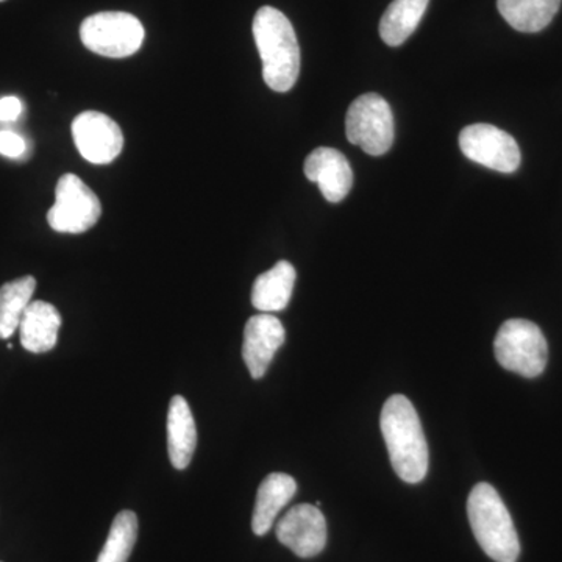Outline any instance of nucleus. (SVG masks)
Segmentation results:
<instances>
[{
    "label": "nucleus",
    "mask_w": 562,
    "mask_h": 562,
    "mask_svg": "<svg viewBox=\"0 0 562 562\" xmlns=\"http://www.w3.org/2000/svg\"><path fill=\"white\" fill-rule=\"evenodd\" d=\"M468 516L473 536L491 560H519L520 542L512 514L491 484L479 483L473 487L468 498Z\"/></svg>",
    "instance_id": "nucleus-3"
},
{
    "label": "nucleus",
    "mask_w": 562,
    "mask_h": 562,
    "mask_svg": "<svg viewBox=\"0 0 562 562\" xmlns=\"http://www.w3.org/2000/svg\"><path fill=\"white\" fill-rule=\"evenodd\" d=\"M24 105L18 98L9 95V98L0 99V122H13L21 116Z\"/></svg>",
    "instance_id": "nucleus-22"
},
{
    "label": "nucleus",
    "mask_w": 562,
    "mask_h": 562,
    "mask_svg": "<svg viewBox=\"0 0 562 562\" xmlns=\"http://www.w3.org/2000/svg\"><path fill=\"white\" fill-rule=\"evenodd\" d=\"M495 358L503 369L525 379L541 375L549 361V346L538 325L530 321H506L495 336Z\"/></svg>",
    "instance_id": "nucleus-4"
},
{
    "label": "nucleus",
    "mask_w": 562,
    "mask_h": 562,
    "mask_svg": "<svg viewBox=\"0 0 562 562\" xmlns=\"http://www.w3.org/2000/svg\"><path fill=\"white\" fill-rule=\"evenodd\" d=\"M460 147L469 160L486 166L492 171L516 172L522 160L517 140L491 124H472L462 128Z\"/></svg>",
    "instance_id": "nucleus-8"
},
{
    "label": "nucleus",
    "mask_w": 562,
    "mask_h": 562,
    "mask_svg": "<svg viewBox=\"0 0 562 562\" xmlns=\"http://www.w3.org/2000/svg\"><path fill=\"white\" fill-rule=\"evenodd\" d=\"M27 150V144L18 133L0 132V155L7 158H21Z\"/></svg>",
    "instance_id": "nucleus-21"
},
{
    "label": "nucleus",
    "mask_w": 562,
    "mask_h": 562,
    "mask_svg": "<svg viewBox=\"0 0 562 562\" xmlns=\"http://www.w3.org/2000/svg\"><path fill=\"white\" fill-rule=\"evenodd\" d=\"M61 316L52 303L32 301L20 324L22 347L32 353H47L57 346Z\"/></svg>",
    "instance_id": "nucleus-13"
},
{
    "label": "nucleus",
    "mask_w": 562,
    "mask_h": 562,
    "mask_svg": "<svg viewBox=\"0 0 562 562\" xmlns=\"http://www.w3.org/2000/svg\"><path fill=\"white\" fill-rule=\"evenodd\" d=\"M36 280L21 277L0 288V339H9L20 328L22 314L32 303Z\"/></svg>",
    "instance_id": "nucleus-19"
},
{
    "label": "nucleus",
    "mask_w": 562,
    "mask_h": 562,
    "mask_svg": "<svg viewBox=\"0 0 562 562\" xmlns=\"http://www.w3.org/2000/svg\"><path fill=\"white\" fill-rule=\"evenodd\" d=\"M297 492V483L286 473H271L266 476L258 487L257 502H255L251 530L257 536H265L271 530L277 516L288 505Z\"/></svg>",
    "instance_id": "nucleus-14"
},
{
    "label": "nucleus",
    "mask_w": 562,
    "mask_h": 562,
    "mask_svg": "<svg viewBox=\"0 0 562 562\" xmlns=\"http://www.w3.org/2000/svg\"><path fill=\"white\" fill-rule=\"evenodd\" d=\"M198 446V430L190 403L181 395L172 397L168 413V452L173 468L183 471L191 464Z\"/></svg>",
    "instance_id": "nucleus-16"
},
{
    "label": "nucleus",
    "mask_w": 562,
    "mask_h": 562,
    "mask_svg": "<svg viewBox=\"0 0 562 562\" xmlns=\"http://www.w3.org/2000/svg\"><path fill=\"white\" fill-rule=\"evenodd\" d=\"M77 149L92 165H109L124 149V133L120 125L101 111H83L72 122Z\"/></svg>",
    "instance_id": "nucleus-9"
},
{
    "label": "nucleus",
    "mask_w": 562,
    "mask_h": 562,
    "mask_svg": "<svg viewBox=\"0 0 562 562\" xmlns=\"http://www.w3.org/2000/svg\"><path fill=\"white\" fill-rule=\"evenodd\" d=\"M102 216V203L90 187L74 176L65 173L55 188V203L47 211L52 231L80 235L90 231Z\"/></svg>",
    "instance_id": "nucleus-7"
},
{
    "label": "nucleus",
    "mask_w": 562,
    "mask_h": 562,
    "mask_svg": "<svg viewBox=\"0 0 562 562\" xmlns=\"http://www.w3.org/2000/svg\"><path fill=\"white\" fill-rule=\"evenodd\" d=\"M346 133L347 139L366 154H386L394 143V116L386 99L375 92L355 99L347 111Z\"/></svg>",
    "instance_id": "nucleus-6"
},
{
    "label": "nucleus",
    "mask_w": 562,
    "mask_h": 562,
    "mask_svg": "<svg viewBox=\"0 0 562 562\" xmlns=\"http://www.w3.org/2000/svg\"><path fill=\"white\" fill-rule=\"evenodd\" d=\"M497 7L517 32L538 33L557 16L561 0H497Z\"/></svg>",
    "instance_id": "nucleus-17"
},
{
    "label": "nucleus",
    "mask_w": 562,
    "mask_h": 562,
    "mask_svg": "<svg viewBox=\"0 0 562 562\" xmlns=\"http://www.w3.org/2000/svg\"><path fill=\"white\" fill-rule=\"evenodd\" d=\"M138 538V517L133 512H121L114 517L109 538L95 562H127Z\"/></svg>",
    "instance_id": "nucleus-20"
},
{
    "label": "nucleus",
    "mask_w": 562,
    "mask_h": 562,
    "mask_svg": "<svg viewBox=\"0 0 562 562\" xmlns=\"http://www.w3.org/2000/svg\"><path fill=\"white\" fill-rule=\"evenodd\" d=\"M144 36L138 18L124 11H102L80 25L83 46L106 58L132 57L143 46Z\"/></svg>",
    "instance_id": "nucleus-5"
},
{
    "label": "nucleus",
    "mask_w": 562,
    "mask_h": 562,
    "mask_svg": "<svg viewBox=\"0 0 562 562\" xmlns=\"http://www.w3.org/2000/svg\"><path fill=\"white\" fill-rule=\"evenodd\" d=\"M430 0H394L380 21V36L387 46H402L416 32Z\"/></svg>",
    "instance_id": "nucleus-18"
},
{
    "label": "nucleus",
    "mask_w": 562,
    "mask_h": 562,
    "mask_svg": "<svg viewBox=\"0 0 562 562\" xmlns=\"http://www.w3.org/2000/svg\"><path fill=\"white\" fill-rule=\"evenodd\" d=\"M306 179L317 183L328 202L338 203L347 198L353 184V172L341 151L331 147H317L306 157L303 166Z\"/></svg>",
    "instance_id": "nucleus-12"
},
{
    "label": "nucleus",
    "mask_w": 562,
    "mask_h": 562,
    "mask_svg": "<svg viewBox=\"0 0 562 562\" xmlns=\"http://www.w3.org/2000/svg\"><path fill=\"white\" fill-rule=\"evenodd\" d=\"M251 31L266 85L277 92L292 90L301 74V46L291 21L273 7H261Z\"/></svg>",
    "instance_id": "nucleus-2"
},
{
    "label": "nucleus",
    "mask_w": 562,
    "mask_h": 562,
    "mask_svg": "<svg viewBox=\"0 0 562 562\" xmlns=\"http://www.w3.org/2000/svg\"><path fill=\"white\" fill-rule=\"evenodd\" d=\"M279 541L299 558L317 557L327 546V522L317 506H294L277 525Z\"/></svg>",
    "instance_id": "nucleus-10"
},
{
    "label": "nucleus",
    "mask_w": 562,
    "mask_h": 562,
    "mask_svg": "<svg viewBox=\"0 0 562 562\" xmlns=\"http://www.w3.org/2000/svg\"><path fill=\"white\" fill-rule=\"evenodd\" d=\"M295 272L290 261H279L268 272H262L251 288V305L261 313H277L290 305L294 291Z\"/></svg>",
    "instance_id": "nucleus-15"
},
{
    "label": "nucleus",
    "mask_w": 562,
    "mask_h": 562,
    "mask_svg": "<svg viewBox=\"0 0 562 562\" xmlns=\"http://www.w3.org/2000/svg\"><path fill=\"white\" fill-rule=\"evenodd\" d=\"M380 427L398 479L420 483L428 472V443L413 403L405 395H392L384 403Z\"/></svg>",
    "instance_id": "nucleus-1"
},
{
    "label": "nucleus",
    "mask_w": 562,
    "mask_h": 562,
    "mask_svg": "<svg viewBox=\"0 0 562 562\" xmlns=\"http://www.w3.org/2000/svg\"><path fill=\"white\" fill-rule=\"evenodd\" d=\"M286 341V331L279 317L271 313L251 316L244 328L243 358L251 379L266 375L277 350Z\"/></svg>",
    "instance_id": "nucleus-11"
},
{
    "label": "nucleus",
    "mask_w": 562,
    "mask_h": 562,
    "mask_svg": "<svg viewBox=\"0 0 562 562\" xmlns=\"http://www.w3.org/2000/svg\"><path fill=\"white\" fill-rule=\"evenodd\" d=\"M0 2H3V0H0Z\"/></svg>",
    "instance_id": "nucleus-23"
}]
</instances>
